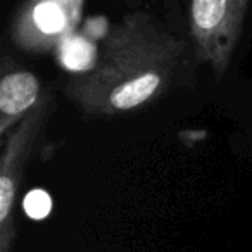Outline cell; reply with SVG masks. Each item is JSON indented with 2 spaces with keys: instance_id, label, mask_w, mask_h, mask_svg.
Returning a JSON list of instances; mask_svg holds the SVG:
<instances>
[{
  "instance_id": "6da1fadb",
  "label": "cell",
  "mask_w": 252,
  "mask_h": 252,
  "mask_svg": "<svg viewBox=\"0 0 252 252\" xmlns=\"http://www.w3.org/2000/svg\"><path fill=\"white\" fill-rule=\"evenodd\" d=\"M183 56L185 43L151 12H130L107 33L94 69L69 83L67 97L85 114H125L161 97Z\"/></svg>"
},
{
  "instance_id": "7a4b0ae2",
  "label": "cell",
  "mask_w": 252,
  "mask_h": 252,
  "mask_svg": "<svg viewBox=\"0 0 252 252\" xmlns=\"http://www.w3.org/2000/svg\"><path fill=\"white\" fill-rule=\"evenodd\" d=\"M247 9V0H197L190 4V33L197 57L209 64L216 80H221L230 66Z\"/></svg>"
},
{
  "instance_id": "3957f363",
  "label": "cell",
  "mask_w": 252,
  "mask_h": 252,
  "mask_svg": "<svg viewBox=\"0 0 252 252\" xmlns=\"http://www.w3.org/2000/svg\"><path fill=\"white\" fill-rule=\"evenodd\" d=\"M52 105V92L47 90L26 114V118L12 130L0 159V252H9L16 237L14 206L21 185L25 166L28 164L38 135L42 133Z\"/></svg>"
},
{
  "instance_id": "277c9868",
  "label": "cell",
  "mask_w": 252,
  "mask_h": 252,
  "mask_svg": "<svg viewBox=\"0 0 252 252\" xmlns=\"http://www.w3.org/2000/svg\"><path fill=\"white\" fill-rule=\"evenodd\" d=\"M81 0H42L23 7L12 25L16 45L33 54L50 52L74 35L83 16Z\"/></svg>"
},
{
  "instance_id": "5b68a950",
  "label": "cell",
  "mask_w": 252,
  "mask_h": 252,
  "mask_svg": "<svg viewBox=\"0 0 252 252\" xmlns=\"http://www.w3.org/2000/svg\"><path fill=\"white\" fill-rule=\"evenodd\" d=\"M40 80L30 71H12L0 81V137L5 138L42 98Z\"/></svg>"
},
{
  "instance_id": "8992f818",
  "label": "cell",
  "mask_w": 252,
  "mask_h": 252,
  "mask_svg": "<svg viewBox=\"0 0 252 252\" xmlns=\"http://www.w3.org/2000/svg\"><path fill=\"white\" fill-rule=\"evenodd\" d=\"M59 61L67 71L74 73H88L95 67L98 61L97 47L85 35H71L64 40L57 49Z\"/></svg>"
},
{
  "instance_id": "52a82bcc",
  "label": "cell",
  "mask_w": 252,
  "mask_h": 252,
  "mask_svg": "<svg viewBox=\"0 0 252 252\" xmlns=\"http://www.w3.org/2000/svg\"><path fill=\"white\" fill-rule=\"evenodd\" d=\"M23 207L32 220H43L52 209V200L45 190H32L23 200Z\"/></svg>"
}]
</instances>
